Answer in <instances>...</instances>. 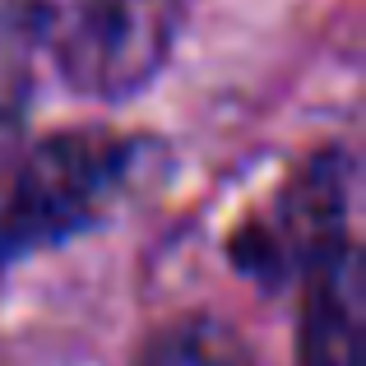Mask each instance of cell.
Returning <instances> with one entry per match:
<instances>
[{"label": "cell", "mask_w": 366, "mask_h": 366, "mask_svg": "<svg viewBox=\"0 0 366 366\" xmlns=\"http://www.w3.org/2000/svg\"><path fill=\"white\" fill-rule=\"evenodd\" d=\"M352 214V158L320 149L227 237L237 274L259 287H287L334 259L348 242Z\"/></svg>", "instance_id": "cell-3"}, {"label": "cell", "mask_w": 366, "mask_h": 366, "mask_svg": "<svg viewBox=\"0 0 366 366\" xmlns=\"http://www.w3.org/2000/svg\"><path fill=\"white\" fill-rule=\"evenodd\" d=\"M33 56L37 42L28 24L14 14L9 0H0V186L28 144V117H33V89H37Z\"/></svg>", "instance_id": "cell-5"}, {"label": "cell", "mask_w": 366, "mask_h": 366, "mask_svg": "<svg viewBox=\"0 0 366 366\" xmlns=\"http://www.w3.org/2000/svg\"><path fill=\"white\" fill-rule=\"evenodd\" d=\"M130 366H255L250 348L223 320H177L153 334Z\"/></svg>", "instance_id": "cell-6"}, {"label": "cell", "mask_w": 366, "mask_h": 366, "mask_svg": "<svg viewBox=\"0 0 366 366\" xmlns=\"http://www.w3.org/2000/svg\"><path fill=\"white\" fill-rule=\"evenodd\" d=\"M149 144L107 125H74L24 144L0 186V274L93 232L139 181Z\"/></svg>", "instance_id": "cell-1"}, {"label": "cell", "mask_w": 366, "mask_h": 366, "mask_svg": "<svg viewBox=\"0 0 366 366\" xmlns=\"http://www.w3.org/2000/svg\"><path fill=\"white\" fill-rule=\"evenodd\" d=\"M74 93L125 102L162 74L186 0H9Z\"/></svg>", "instance_id": "cell-2"}, {"label": "cell", "mask_w": 366, "mask_h": 366, "mask_svg": "<svg viewBox=\"0 0 366 366\" xmlns=\"http://www.w3.org/2000/svg\"><path fill=\"white\" fill-rule=\"evenodd\" d=\"M297 366H362V269L352 246L302 278Z\"/></svg>", "instance_id": "cell-4"}]
</instances>
